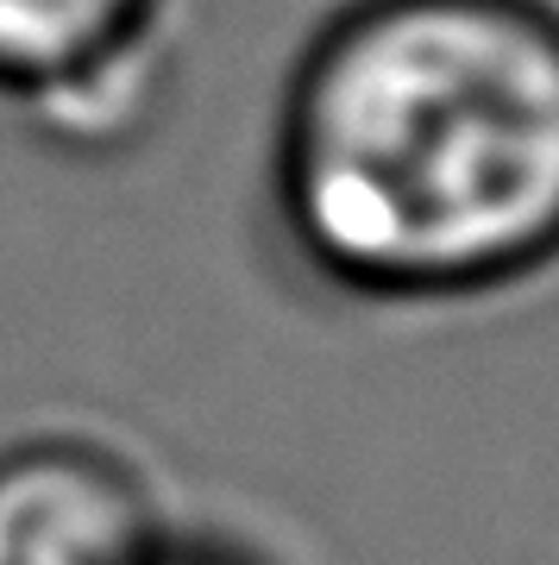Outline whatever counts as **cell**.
<instances>
[{
    "label": "cell",
    "mask_w": 559,
    "mask_h": 565,
    "mask_svg": "<svg viewBox=\"0 0 559 565\" xmlns=\"http://www.w3.org/2000/svg\"><path fill=\"white\" fill-rule=\"evenodd\" d=\"M170 541L139 471L95 440L0 452V565H151Z\"/></svg>",
    "instance_id": "3"
},
{
    "label": "cell",
    "mask_w": 559,
    "mask_h": 565,
    "mask_svg": "<svg viewBox=\"0 0 559 565\" xmlns=\"http://www.w3.org/2000/svg\"><path fill=\"white\" fill-rule=\"evenodd\" d=\"M151 565H271L259 553H245V546H226V541H164V553Z\"/></svg>",
    "instance_id": "4"
},
{
    "label": "cell",
    "mask_w": 559,
    "mask_h": 565,
    "mask_svg": "<svg viewBox=\"0 0 559 565\" xmlns=\"http://www.w3.org/2000/svg\"><path fill=\"white\" fill-rule=\"evenodd\" d=\"M283 239L365 302H465L559 264V0H352L271 132Z\"/></svg>",
    "instance_id": "1"
},
{
    "label": "cell",
    "mask_w": 559,
    "mask_h": 565,
    "mask_svg": "<svg viewBox=\"0 0 559 565\" xmlns=\"http://www.w3.org/2000/svg\"><path fill=\"white\" fill-rule=\"evenodd\" d=\"M170 0H0V102L63 151H120L158 107Z\"/></svg>",
    "instance_id": "2"
}]
</instances>
